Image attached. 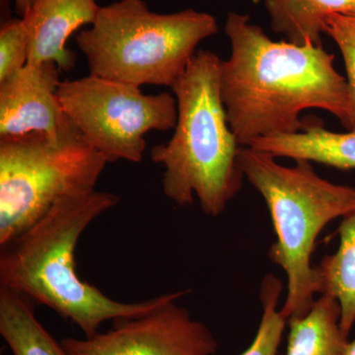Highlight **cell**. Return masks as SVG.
Masks as SVG:
<instances>
[{"mask_svg": "<svg viewBox=\"0 0 355 355\" xmlns=\"http://www.w3.org/2000/svg\"><path fill=\"white\" fill-rule=\"evenodd\" d=\"M239 165L272 217L277 241L268 257L287 279L280 313L286 321L304 316L321 292L316 266L312 265L318 236L331 221L355 211V189L319 176L310 161L284 166L252 147L240 148Z\"/></svg>", "mask_w": 355, "mask_h": 355, "instance_id": "277c9868", "label": "cell"}, {"mask_svg": "<svg viewBox=\"0 0 355 355\" xmlns=\"http://www.w3.org/2000/svg\"><path fill=\"white\" fill-rule=\"evenodd\" d=\"M340 245L335 254L316 266L321 292L338 301L340 328L349 336L355 324V211L343 217L338 228Z\"/></svg>", "mask_w": 355, "mask_h": 355, "instance_id": "9a60e30c", "label": "cell"}, {"mask_svg": "<svg viewBox=\"0 0 355 355\" xmlns=\"http://www.w3.org/2000/svg\"><path fill=\"white\" fill-rule=\"evenodd\" d=\"M324 32L335 42L342 53L350 98L349 123L347 130H355V14L330 16Z\"/></svg>", "mask_w": 355, "mask_h": 355, "instance_id": "e0dca14e", "label": "cell"}, {"mask_svg": "<svg viewBox=\"0 0 355 355\" xmlns=\"http://www.w3.org/2000/svg\"><path fill=\"white\" fill-rule=\"evenodd\" d=\"M282 284L275 275L263 277L260 291L263 315L253 343L240 355H277L287 321L279 309Z\"/></svg>", "mask_w": 355, "mask_h": 355, "instance_id": "2e32d148", "label": "cell"}, {"mask_svg": "<svg viewBox=\"0 0 355 355\" xmlns=\"http://www.w3.org/2000/svg\"><path fill=\"white\" fill-rule=\"evenodd\" d=\"M345 355H355V340L349 343Z\"/></svg>", "mask_w": 355, "mask_h": 355, "instance_id": "ffe728a7", "label": "cell"}, {"mask_svg": "<svg viewBox=\"0 0 355 355\" xmlns=\"http://www.w3.org/2000/svg\"><path fill=\"white\" fill-rule=\"evenodd\" d=\"M0 335L13 355H69L39 321L36 303L2 286Z\"/></svg>", "mask_w": 355, "mask_h": 355, "instance_id": "5bb4252c", "label": "cell"}, {"mask_svg": "<svg viewBox=\"0 0 355 355\" xmlns=\"http://www.w3.org/2000/svg\"><path fill=\"white\" fill-rule=\"evenodd\" d=\"M211 14L186 9L156 13L144 0L100 7L97 19L77 35L90 74L132 85L172 87L198 44L218 33Z\"/></svg>", "mask_w": 355, "mask_h": 355, "instance_id": "5b68a950", "label": "cell"}, {"mask_svg": "<svg viewBox=\"0 0 355 355\" xmlns=\"http://www.w3.org/2000/svg\"><path fill=\"white\" fill-rule=\"evenodd\" d=\"M29 37L23 18L2 23L0 29V83L28 64Z\"/></svg>", "mask_w": 355, "mask_h": 355, "instance_id": "ac0fdd59", "label": "cell"}, {"mask_svg": "<svg viewBox=\"0 0 355 355\" xmlns=\"http://www.w3.org/2000/svg\"><path fill=\"white\" fill-rule=\"evenodd\" d=\"M108 163L70 120L57 137L0 139V247L58 200L96 191Z\"/></svg>", "mask_w": 355, "mask_h": 355, "instance_id": "8992f818", "label": "cell"}, {"mask_svg": "<svg viewBox=\"0 0 355 355\" xmlns=\"http://www.w3.org/2000/svg\"><path fill=\"white\" fill-rule=\"evenodd\" d=\"M270 27L296 44L323 46L327 20L335 14H355V0H265Z\"/></svg>", "mask_w": 355, "mask_h": 355, "instance_id": "7c38bea8", "label": "cell"}, {"mask_svg": "<svg viewBox=\"0 0 355 355\" xmlns=\"http://www.w3.org/2000/svg\"><path fill=\"white\" fill-rule=\"evenodd\" d=\"M65 114L109 163H139L146 135L176 127L175 96L146 95L139 86L90 76L64 80L58 90Z\"/></svg>", "mask_w": 355, "mask_h": 355, "instance_id": "52a82bcc", "label": "cell"}, {"mask_svg": "<svg viewBox=\"0 0 355 355\" xmlns=\"http://www.w3.org/2000/svg\"><path fill=\"white\" fill-rule=\"evenodd\" d=\"M222 60L200 50L172 86L177 101L174 135L154 146L150 158L165 168L162 191L178 207L197 198L207 216L217 217L241 191V146L229 125L221 96Z\"/></svg>", "mask_w": 355, "mask_h": 355, "instance_id": "3957f363", "label": "cell"}, {"mask_svg": "<svg viewBox=\"0 0 355 355\" xmlns=\"http://www.w3.org/2000/svg\"><path fill=\"white\" fill-rule=\"evenodd\" d=\"M14 1H15L16 12L20 16V18H22L36 3L37 0H14Z\"/></svg>", "mask_w": 355, "mask_h": 355, "instance_id": "d6986e66", "label": "cell"}, {"mask_svg": "<svg viewBox=\"0 0 355 355\" xmlns=\"http://www.w3.org/2000/svg\"><path fill=\"white\" fill-rule=\"evenodd\" d=\"M108 191L62 198L31 227L1 246L0 286L44 305L76 324L85 338L103 323L139 317L172 297L174 292L139 302L110 298L77 273V244L86 228L120 202Z\"/></svg>", "mask_w": 355, "mask_h": 355, "instance_id": "7a4b0ae2", "label": "cell"}, {"mask_svg": "<svg viewBox=\"0 0 355 355\" xmlns=\"http://www.w3.org/2000/svg\"><path fill=\"white\" fill-rule=\"evenodd\" d=\"M189 293V289L175 291L146 315L114 320L106 333L69 336L60 343L69 355H216L218 342L214 333L178 304Z\"/></svg>", "mask_w": 355, "mask_h": 355, "instance_id": "ba28073f", "label": "cell"}, {"mask_svg": "<svg viewBox=\"0 0 355 355\" xmlns=\"http://www.w3.org/2000/svg\"><path fill=\"white\" fill-rule=\"evenodd\" d=\"M224 31L230 57L222 60V100L231 130L241 146L277 135L300 132L301 114L319 109L349 128L347 77L323 46L272 41L249 15L229 12Z\"/></svg>", "mask_w": 355, "mask_h": 355, "instance_id": "6da1fadb", "label": "cell"}, {"mask_svg": "<svg viewBox=\"0 0 355 355\" xmlns=\"http://www.w3.org/2000/svg\"><path fill=\"white\" fill-rule=\"evenodd\" d=\"M286 355H345L349 338L340 328V307L322 294L307 314L291 318Z\"/></svg>", "mask_w": 355, "mask_h": 355, "instance_id": "4fadbf2b", "label": "cell"}, {"mask_svg": "<svg viewBox=\"0 0 355 355\" xmlns=\"http://www.w3.org/2000/svg\"><path fill=\"white\" fill-rule=\"evenodd\" d=\"M252 148L286 157L336 168L355 169V130L335 132L320 123H305L300 132L254 140Z\"/></svg>", "mask_w": 355, "mask_h": 355, "instance_id": "8fae6325", "label": "cell"}, {"mask_svg": "<svg viewBox=\"0 0 355 355\" xmlns=\"http://www.w3.org/2000/svg\"><path fill=\"white\" fill-rule=\"evenodd\" d=\"M60 72L53 62L27 64L0 83V139L64 130L69 119L58 96Z\"/></svg>", "mask_w": 355, "mask_h": 355, "instance_id": "9c48e42d", "label": "cell"}, {"mask_svg": "<svg viewBox=\"0 0 355 355\" xmlns=\"http://www.w3.org/2000/svg\"><path fill=\"white\" fill-rule=\"evenodd\" d=\"M100 7L96 0H37L23 18L29 37L28 64L53 62L60 71L76 65V53L67 48L79 28L92 25Z\"/></svg>", "mask_w": 355, "mask_h": 355, "instance_id": "30bf717a", "label": "cell"}]
</instances>
